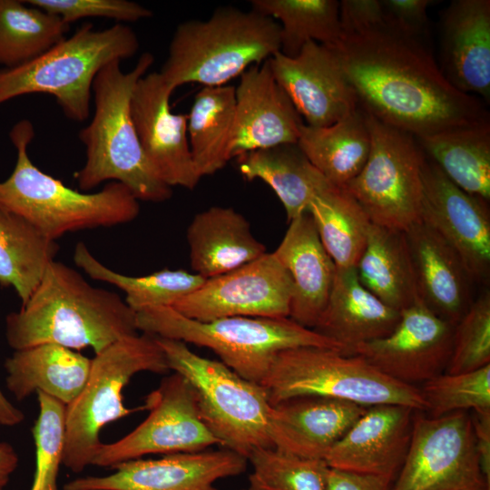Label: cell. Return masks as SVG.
I'll return each mask as SVG.
<instances>
[{
    "mask_svg": "<svg viewBox=\"0 0 490 490\" xmlns=\"http://www.w3.org/2000/svg\"><path fill=\"white\" fill-rule=\"evenodd\" d=\"M328 47L358 105L382 123L417 138L489 120L477 98L450 84L421 39L384 24Z\"/></svg>",
    "mask_w": 490,
    "mask_h": 490,
    "instance_id": "6da1fadb",
    "label": "cell"
},
{
    "mask_svg": "<svg viewBox=\"0 0 490 490\" xmlns=\"http://www.w3.org/2000/svg\"><path fill=\"white\" fill-rule=\"evenodd\" d=\"M6 339L15 350L52 343L96 354L138 334L136 312L117 293L88 283L74 269L53 260L18 312L6 317Z\"/></svg>",
    "mask_w": 490,
    "mask_h": 490,
    "instance_id": "7a4b0ae2",
    "label": "cell"
},
{
    "mask_svg": "<svg viewBox=\"0 0 490 490\" xmlns=\"http://www.w3.org/2000/svg\"><path fill=\"white\" fill-rule=\"evenodd\" d=\"M153 62V55L144 53L128 73L122 70L121 61L116 60L96 74L93 83V118L79 132L86 160L74 178L82 191L112 181L127 187L138 201L162 202L171 198L172 188L148 162L131 115L133 89Z\"/></svg>",
    "mask_w": 490,
    "mask_h": 490,
    "instance_id": "3957f363",
    "label": "cell"
},
{
    "mask_svg": "<svg viewBox=\"0 0 490 490\" xmlns=\"http://www.w3.org/2000/svg\"><path fill=\"white\" fill-rule=\"evenodd\" d=\"M34 137V128L26 119L9 132L16 162L12 174L0 182V207L54 241L68 232L124 224L138 217L139 201L120 182L111 181L97 192H81L37 168L27 152Z\"/></svg>",
    "mask_w": 490,
    "mask_h": 490,
    "instance_id": "277c9868",
    "label": "cell"
},
{
    "mask_svg": "<svg viewBox=\"0 0 490 490\" xmlns=\"http://www.w3.org/2000/svg\"><path fill=\"white\" fill-rule=\"evenodd\" d=\"M280 50V27L253 11L220 7L205 21L180 24L159 72L174 91L186 83L225 85Z\"/></svg>",
    "mask_w": 490,
    "mask_h": 490,
    "instance_id": "5b68a950",
    "label": "cell"
},
{
    "mask_svg": "<svg viewBox=\"0 0 490 490\" xmlns=\"http://www.w3.org/2000/svg\"><path fill=\"white\" fill-rule=\"evenodd\" d=\"M136 326L143 333L210 348L238 375L259 384L280 351L318 347L346 353L338 343L289 318L231 317L203 322L169 307H153L136 312Z\"/></svg>",
    "mask_w": 490,
    "mask_h": 490,
    "instance_id": "8992f818",
    "label": "cell"
},
{
    "mask_svg": "<svg viewBox=\"0 0 490 490\" xmlns=\"http://www.w3.org/2000/svg\"><path fill=\"white\" fill-rule=\"evenodd\" d=\"M138 49L136 34L123 24L96 30L84 23L30 62L0 68V105L25 94H50L68 119L82 122L90 115L98 72L110 62L133 56Z\"/></svg>",
    "mask_w": 490,
    "mask_h": 490,
    "instance_id": "52a82bcc",
    "label": "cell"
},
{
    "mask_svg": "<svg viewBox=\"0 0 490 490\" xmlns=\"http://www.w3.org/2000/svg\"><path fill=\"white\" fill-rule=\"evenodd\" d=\"M261 385L271 406L297 397L318 396L369 407L401 405L426 409L420 388L397 381L355 354L300 347L279 352Z\"/></svg>",
    "mask_w": 490,
    "mask_h": 490,
    "instance_id": "ba28073f",
    "label": "cell"
},
{
    "mask_svg": "<svg viewBox=\"0 0 490 490\" xmlns=\"http://www.w3.org/2000/svg\"><path fill=\"white\" fill-rule=\"evenodd\" d=\"M170 370L156 338L142 333L122 338L95 355L80 394L66 406L65 442L62 464L80 473L92 462L107 424L138 409L125 407L122 389L137 373Z\"/></svg>",
    "mask_w": 490,
    "mask_h": 490,
    "instance_id": "9c48e42d",
    "label": "cell"
},
{
    "mask_svg": "<svg viewBox=\"0 0 490 490\" xmlns=\"http://www.w3.org/2000/svg\"><path fill=\"white\" fill-rule=\"evenodd\" d=\"M155 338L169 368L194 389L201 419L220 446L246 459L256 448L272 447L271 405L261 384L243 378L221 361L197 355L182 341Z\"/></svg>",
    "mask_w": 490,
    "mask_h": 490,
    "instance_id": "30bf717a",
    "label": "cell"
},
{
    "mask_svg": "<svg viewBox=\"0 0 490 490\" xmlns=\"http://www.w3.org/2000/svg\"><path fill=\"white\" fill-rule=\"evenodd\" d=\"M368 160L344 188L372 224L405 231L420 220L425 153L415 136L368 114Z\"/></svg>",
    "mask_w": 490,
    "mask_h": 490,
    "instance_id": "8fae6325",
    "label": "cell"
},
{
    "mask_svg": "<svg viewBox=\"0 0 490 490\" xmlns=\"http://www.w3.org/2000/svg\"><path fill=\"white\" fill-rule=\"evenodd\" d=\"M390 490H490L479 465L472 415L413 417L407 454Z\"/></svg>",
    "mask_w": 490,
    "mask_h": 490,
    "instance_id": "7c38bea8",
    "label": "cell"
},
{
    "mask_svg": "<svg viewBox=\"0 0 490 490\" xmlns=\"http://www.w3.org/2000/svg\"><path fill=\"white\" fill-rule=\"evenodd\" d=\"M147 417L121 439L102 443L93 466L113 467L151 454H175L207 450L220 441L201 419L197 396L179 373L163 377L143 406Z\"/></svg>",
    "mask_w": 490,
    "mask_h": 490,
    "instance_id": "4fadbf2b",
    "label": "cell"
},
{
    "mask_svg": "<svg viewBox=\"0 0 490 490\" xmlns=\"http://www.w3.org/2000/svg\"><path fill=\"white\" fill-rule=\"evenodd\" d=\"M290 277L272 252L205 279L172 309L186 318L212 321L231 317L289 318Z\"/></svg>",
    "mask_w": 490,
    "mask_h": 490,
    "instance_id": "5bb4252c",
    "label": "cell"
},
{
    "mask_svg": "<svg viewBox=\"0 0 490 490\" xmlns=\"http://www.w3.org/2000/svg\"><path fill=\"white\" fill-rule=\"evenodd\" d=\"M420 220L460 258L472 282L490 273V216L486 202L461 190L425 155Z\"/></svg>",
    "mask_w": 490,
    "mask_h": 490,
    "instance_id": "9a60e30c",
    "label": "cell"
},
{
    "mask_svg": "<svg viewBox=\"0 0 490 490\" xmlns=\"http://www.w3.org/2000/svg\"><path fill=\"white\" fill-rule=\"evenodd\" d=\"M454 326L419 299L400 311L387 336L357 346L358 355L387 376L416 386L442 374L452 349Z\"/></svg>",
    "mask_w": 490,
    "mask_h": 490,
    "instance_id": "2e32d148",
    "label": "cell"
},
{
    "mask_svg": "<svg viewBox=\"0 0 490 490\" xmlns=\"http://www.w3.org/2000/svg\"><path fill=\"white\" fill-rule=\"evenodd\" d=\"M248 460L227 448L133 459L113 467L104 476L75 478L64 490H220L214 484L236 476Z\"/></svg>",
    "mask_w": 490,
    "mask_h": 490,
    "instance_id": "e0dca14e",
    "label": "cell"
},
{
    "mask_svg": "<svg viewBox=\"0 0 490 490\" xmlns=\"http://www.w3.org/2000/svg\"><path fill=\"white\" fill-rule=\"evenodd\" d=\"M172 92L159 72L143 75L132 94V120L156 175L171 188L192 190L201 177L193 163L187 138L188 114L171 111Z\"/></svg>",
    "mask_w": 490,
    "mask_h": 490,
    "instance_id": "ac0fdd59",
    "label": "cell"
},
{
    "mask_svg": "<svg viewBox=\"0 0 490 490\" xmlns=\"http://www.w3.org/2000/svg\"><path fill=\"white\" fill-rule=\"evenodd\" d=\"M269 64L275 80L309 126L331 125L358 106L328 46L309 41L297 56L277 52L269 58Z\"/></svg>",
    "mask_w": 490,
    "mask_h": 490,
    "instance_id": "d6986e66",
    "label": "cell"
},
{
    "mask_svg": "<svg viewBox=\"0 0 490 490\" xmlns=\"http://www.w3.org/2000/svg\"><path fill=\"white\" fill-rule=\"evenodd\" d=\"M305 123L289 95L275 80L269 59L241 75L235 88L230 158L280 144L298 143Z\"/></svg>",
    "mask_w": 490,
    "mask_h": 490,
    "instance_id": "ffe728a7",
    "label": "cell"
},
{
    "mask_svg": "<svg viewBox=\"0 0 490 490\" xmlns=\"http://www.w3.org/2000/svg\"><path fill=\"white\" fill-rule=\"evenodd\" d=\"M414 412L401 405L368 407L324 462L330 468L393 480L407 454Z\"/></svg>",
    "mask_w": 490,
    "mask_h": 490,
    "instance_id": "44dd1931",
    "label": "cell"
},
{
    "mask_svg": "<svg viewBox=\"0 0 490 490\" xmlns=\"http://www.w3.org/2000/svg\"><path fill=\"white\" fill-rule=\"evenodd\" d=\"M368 407L318 396L289 398L271 406L272 447L297 456L323 460Z\"/></svg>",
    "mask_w": 490,
    "mask_h": 490,
    "instance_id": "7402d4cb",
    "label": "cell"
},
{
    "mask_svg": "<svg viewBox=\"0 0 490 490\" xmlns=\"http://www.w3.org/2000/svg\"><path fill=\"white\" fill-rule=\"evenodd\" d=\"M403 232L418 299L455 327L472 303V281L460 258L421 220Z\"/></svg>",
    "mask_w": 490,
    "mask_h": 490,
    "instance_id": "603a6c76",
    "label": "cell"
},
{
    "mask_svg": "<svg viewBox=\"0 0 490 490\" xmlns=\"http://www.w3.org/2000/svg\"><path fill=\"white\" fill-rule=\"evenodd\" d=\"M442 68L458 91L490 99V1L455 0L442 16Z\"/></svg>",
    "mask_w": 490,
    "mask_h": 490,
    "instance_id": "cb8c5ba5",
    "label": "cell"
},
{
    "mask_svg": "<svg viewBox=\"0 0 490 490\" xmlns=\"http://www.w3.org/2000/svg\"><path fill=\"white\" fill-rule=\"evenodd\" d=\"M289 222V228L273 253L292 282L289 318L313 329L327 305L336 265L325 250L308 211Z\"/></svg>",
    "mask_w": 490,
    "mask_h": 490,
    "instance_id": "d4e9b609",
    "label": "cell"
},
{
    "mask_svg": "<svg viewBox=\"0 0 490 490\" xmlns=\"http://www.w3.org/2000/svg\"><path fill=\"white\" fill-rule=\"evenodd\" d=\"M399 318L400 311L361 284L355 267H336L327 305L313 329L352 354L357 346L387 336Z\"/></svg>",
    "mask_w": 490,
    "mask_h": 490,
    "instance_id": "484cf974",
    "label": "cell"
},
{
    "mask_svg": "<svg viewBox=\"0 0 490 490\" xmlns=\"http://www.w3.org/2000/svg\"><path fill=\"white\" fill-rule=\"evenodd\" d=\"M190 261L205 279L224 274L267 252L247 219L230 207L213 206L197 213L187 228Z\"/></svg>",
    "mask_w": 490,
    "mask_h": 490,
    "instance_id": "4316f807",
    "label": "cell"
},
{
    "mask_svg": "<svg viewBox=\"0 0 490 490\" xmlns=\"http://www.w3.org/2000/svg\"><path fill=\"white\" fill-rule=\"evenodd\" d=\"M92 359L52 343L15 350L6 359V387L17 400L34 392L44 393L64 405L80 394Z\"/></svg>",
    "mask_w": 490,
    "mask_h": 490,
    "instance_id": "83f0119b",
    "label": "cell"
},
{
    "mask_svg": "<svg viewBox=\"0 0 490 490\" xmlns=\"http://www.w3.org/2000/svg\"><path fill=\"white\" fill-rule=\"evenodd\" d=\"M298 144L328 181L344 188L362 170L370 152L368 114L358 105L331 125L304 124Z\"/></svg>",
    "mask_w": 490,
    "mask_h": 490,
    "instance_id": "f1b7e54d",
    "label": "cell"
},
{
    "mask_svg": "<svg viewBox=\"0 0 490 490\" xmlns=\"http://www.w3.org/2000/svg\"><path fill=\"white\" fill-rule=\"evenodd\" d=\"M237 158L244 179L261 180L273 190L288 221L307 212L314 194L328 181L298 143L259 149Z\"/></svg>",
    "mask_w": 490,
    "mask_h": 490,
    "instance_id": "f546056e",
    "label": "cell"
},
{
    "mask_svg": "<svg viewBox=\"0 0 490 490\" xmlns=\"http://www.w3.org/2000/svg\"><path fill=\"white\" fill-rule=\"evenodd\" d=\"M416 139L425 155L454 184L489 201V120Z\"/></svg>",
    "mask_w": 490,
    "mask_h": 490,
    "instance_id": "4dcf8cb0",
    "label": "cell"
},
{
    "mask_svg": "<svg viewBox=\"0 0 490 490\" xmlns=\"http://www.w3.org/2000/svg\"><path fill=\"white\" fill-rule=\"evenodd\" d=\"M355 269L361 284L394 309L401 311L418 299L403 231L371 224Z\"/></svg>",
    "mask_w": 490,
    "mask_h": 490,
    "instance_id": "1f68e13d",
    "label": "cell"
},
{
    "mask_svg": "<svg viewBox=\"0 0 490 490\" xmlns=\"http://www.w3.org/2000/svg\"><path fill=\"white\" fill-rule=\"evenodd\" d=\"M308 212L336 267H356L372 223L352 195L327 181L310 200Z\"/></svg>",
    "mask_w": 490,
    "mask_h": 490,
    "instance_id": "d6a6232c",
    "label": "cell"
},
{
    "mask_svg": "<svg viewBox=\"0 0 490 490\" xmlns=\"http://www.w3.org/2000/svg\"><path fill=\"white\" fill-rule=\"evenodd\" d=\"M235 112V87H203L188 114L190 150L201 177L211 175L230 160V142Z\"/></svg>",
    "mask_w": 490,
    "mask_h": 490,
    "instance_id": "836d02e7",
    "label": "cell"
},
{
    "mask_svg": "<svg viewBox=\"0 0 490 490\" xmlns=\"http://www.w3.org/2000/svg\"><path fill=\"white\" fill-rule=\"evenodd\" d=\"M59 247L22 217L0 207V285L13 287L24 305Z\"/></svg>",
    "mask_w": 490,
    "mask_h": 490,
    "instance_id": "e575fe53",
    "label": "cell"
},
{
    "mask_svg": "<svg viewBox=\"0 0 490 490\" xmlns=\"http://www.w3.org/2000/svg\"><path fill=\"white\" fill-rule=\"evenodd\" d=\"M74 261L89 277L116 286L125 293V302L135 312L153 307L172 308L195 291L205 280L183 270H162L132 277L118 273L100 262L83 242H78Z\"/></svg>",
    "mask_w": 490,
    "mask_h": 490,
    "instance_id": "d590c367",
    "label": "cell"
},
{
    "mask_svg": "<svg viewBox=\"0 0 490 490\" xmlns=\"http://www.w3.org/2000/svg\"><path fill=\"white\" fill-rule=\"evenodd\" d=\"M70 24L19 0H0V65L12 68L43 54L66 37Z\"/></svg>",
    "mask_w": 490,
    "mask_h": 490,
    "instance_id": "8d00e7d4",
    "label": "cell"
},
{
    "mask_svg": "<svg viewBox=\"0 0 490 490\" xmlns=\"http://www.w3.org/2000/svg\"><path fill=\"white\" fill-rule=\"evenodd\" d=\"M250 3L253 11L279 20V52L286 56H297L309 41L332 46L342 37L338 1L253 0Z\"/></svg>",
    "mask_w": 490,
    "mask_h": 490,
    "instance_id": "74e56055",
    "label": "cell"
},
{
    "mask_svg": "<svg viewBox=\"0 0 490 490\" xmlns=\"http://www.w3.org/2000/svg\"><path fill=\"white\" fill-rule=\"evenodd\" d=\"M249 486L256 490H327L328 466L323 460L297 456L274 447L254 449Z\"/></svg>",
    "mask_w": 490,
    "mask_h": 490,
    "instance_id": "f35d334b",
    "label": "cell"
},
{
    "mask_svg": "<svg viewBox=\"0 0 490 490\" xmlns=\"http://www.w3.org/2000/svg\"><path fill=\"white\" fill-rule=\"evenodd\" d=\"M432 417L473 410L490 415V364L475 370L440 374L420 388Z\"/></svg>",
    "mask_w": 490,
    "mask_h": 490,
    "instance_id": "ab89813d",
    "label": "cell"
},
{
    "mask_svg": "<svg viewBox=\"0 0 490 490\" xmlns=\"http://www.w3.org/2000/svg\"><path fill=\"white\" fill-rule=\"evenodd\" d=\"M39 415L32 430L35 443V473L31 490H58L57 474L65 442L66 405L36 392Z\"/></svg>",
    "mask_w": 490,
    "mask_h": 490,
    "instance_id": "60d3db41",
    "label": "cell"
},
{
    "mask_svg": "<svg viewBox=\"0 0 490 490\" xmlns=\"http://www.w3.org/2000/svg\"><path fill=\"white\" fill-rule=\"evenodd\" d=\"M490 364V293L473 300L454 327L447 374L472 371Z\"/></svg>",
    "mask_w": 490,
    "mask_h": 490,
    "instance_id": "b9f144b4",
    "label": "cell"
},
{
    "mask_svg": "<svg viewBox=\"0 0 490 490\" xmlns=\"http://www.w3.org/2000/svg\"><path fill=\"white\" fill-rule=\"evenodd\" d=\"M25 4L43 9L70 24L88 18L102 17L121 23H132L151 17L152 13L128 0H26Z\"/></svg>",
    "mask_w": 490,
    "mask_h": 490,
    "instance_id": "7bdbcfd3",
    "label": "cell"
},
{
    "mask_svg": "<svg viewBox=\"0 0 490 490\" xmlns=\"http://www.w3.org/2000/svg\"><path fill=\"white\" fill-rule=\"evenodd\" d=\"M386 24L410 37L422 40L428 24L429 0H380Z\"/></svg>",
    "mask_w": 490,
    "mask_h": 490,
    "instance_id": "ee69618b",
    "label": "cell"
},
{
    "mask_svg": "<svg viewBox=\"0 0 490 490\" xmlns=\"http://www.w3.org/2000/svg\"><path fill=\"white\" fill-rule=\"evenodd\" d=\"M339 22L343 36L382 26L386 17L380 0H342Z\"/></svg>",
    "mask_w": 490,
    "mask_h": 490,
    "instance_id": "f6af8a7d",
    "label": "cell"
},
{
    "mask_svg": "<svg viewBox=\"0 0 490 490\" xmlns=\"http://www.w3.org/2000/svg\"><path fill=\"white\" fill-rule=\"evenodd\" d=\"M387 477L328 468L327 490H390Z\"/></svg>",
    "mask_w": 490,
    "mask_h": 490,
    "instance_id": "bcb514c9",
    "label": "cell"
},
{
    "mask_svg": "<svg viewBox=\"0 0 490 490\" xmlns=\"http://www.w3.org/2000/svg\"><path fill=\"white\" fill-rule=\"evenodd\" d=\"M472 421L479 465L486 483L490 485V415L473 413Z\"/></svg>",
    "mask_w": 490,
    "mask_h": 490,
    "instance_id": "7dc6e473",
    "label": "cell"
},
{
    "mask_svg": "<svg viewBox=\"0 0 490 490\" xmlns=\"http://www.w3.org/2000/svg\"><path fill=\"white\" fill-rule=\"evenodd\" d=\"M18 466V456L13 446L0 442V490L7 485L10 475Z\"/></svg>",
    "mask_w": 490,
    "mask_h": 490,
    "instance_id": "c3c4849f",
    "label": "cell"
},
{
    "mask_svg": "<svg viewBox=\"0 0 490 490\" xmlns=\"http://www.w3.org/2000/svg\"><path fill=\"white\" fill-rule=\"evenodd\" d=\"M24 414L10 403L0 390V425L13 426L24 420Z\"/></svg>",
    "mask_w": 490,
    "mask_h": 490,
    "instance_id": "681fc988",
    "label": "cell"
},
{
    "mask_svg": "<svg viewBox=\"0 0 490 490\" xmlns=\"http://www.w3.org/2000/svg\"><path fill=\"white\" fill-rule=\"evenodd\" d=\"M240 490H256V489H254V488H252L250 486H248L246 488H242V489H240Z\"/></svg>",
    "mask_w": 490,
    "mask_h": 490,
    "instance_id": "f907efd6",
    "label": "cell"
}]
</instances>
